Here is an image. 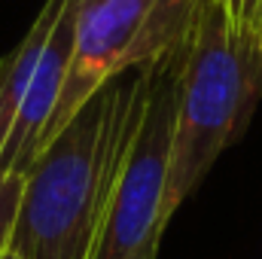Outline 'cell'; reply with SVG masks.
<instances>
[{
    "instance_id": "277c9868",
    "label": "cell",
    "mask_w": 262,
    "mask_h": 259,
    "mask_svg": "<svg viewBox=\"0 0 262 259\" xmlns=\"http://www.w3.org/2000/svg\"><path fill=\"white\" fill-rule=\"evenodd\" d=\"M177 49L152 64L149 95L119 168L95 259H156L168 226L165 192L174 146Z\"/></svg>"
},
{
    "instance_id": "8992f818",
    "label": "cell",
    "mask_w": 262,
    "mask_h": 259,
    "mask_svg": "<svg viewBox=\"0 0 262 259\" xmlns=\"http://www.w3.org/2000/svg\"><path fill=\"white\" fill-rule=\"evenodd\" d=\"M25 177L15 174H0V250H9L15 213H18V198H21Z\"/></svg>"
},
{
    "instance_id": "30bf717a",
    "label": "cell",
    "mask_w": 262,
    "mask_h": 259,
    "mask_svg": "<svg viewBox=\"0 0 262 259\" xmlns=\"http://www.w3.org/2000/svg\"><path fill=\"white\" fill-rule=\"evenodd\" d=\"M6 259H18V256H12V253H9V256H6Z\"/></svg>"
},
{
    "instance_id": "9c48e42d",
    "label": "cell",
    "mask_w": 262,
    "mask_h": 259,
    "mask_svg": "<svg viewBox=\"0 0 262 259\" xmlns=\"http://www.w3.org/2000/svg\"><path fill=\"white\" fill-rule=\"evenodd\" d=\"M6 256H9V250H0V259H6Z\"/></svg>"
},
{
    "instance_id": "52a82bcc",
    "label": "cell",
    "mask_w": 262,
    "mask_h": 259,
    "mask_svg": "<svg viewBox=\"0 0 262 259\" xmlns=\"http://www.w3.org/2000/svg\"><path fill=\"white\" fill-rule=\"evenodd\" d=\"M207 3H213L235 28H244V31H256L259 34L262 0H207Z\"/></svg>"
},
{
    "instance_id": "6da1fadb",
    "label": "cell",
    "mask_w": 262,
    "mask_h": 259,
    "mask_svg": "<svg viewBox=\"0 0 262 259\" xmlns=\"http://www.w3.org/2000/svg\"><path fill=\"white\" fill-rule=\"evenodd\" d=\"M152 64L98 89L25 171L9 253L95 259L122 159L146 107Z\"/></svg>"
},
{
    "instance_id": "ba28073f",
    "label": "cell",
    "mask_w": 262,
    "mask_h": 259,
    "mask_svg": "<svg viewBox=\"0 0 262 259\" xmlns=\"http://www.w3.org/2000/svg\"><path fill=\"white\" fill-rule=\"evenodd\" d=\"M259 52H262V21H259Z\"/></svg>"
},
{
    "instance_id": "3957f363",
    "label": "cell",
    "mask_w": 262,
    "mask_h": 259,
    "mask_svg": "<svg viewBox=\"0 0 262 259\" xmlns=\"http://www.w3.org/2000/svg\"><path fill=\"white\" fill-rule=\"evenodd\" d=\"M192 12L195 0H76L70 64L40 149L110 79L171 55L183 43Z\"/></svg>"
},
{
    "instance_id": "5b68a950",
    "label": "cell",
    "mask_w": 262,
    "mask_h": 259,
    "mask_svg": "<svg viewBox=\"0 0 262 259\" xmlns=\"http://www.w3.org/2000/svg\"><path fill=\"white\" fill-rule=\"evenodd\" d=\"M64 6L67 0H46L34 18V25L21 37V43L0 58V153L6 146V137L15 125L21 107L28 104L37 67H40V58L46 52V43H49V34H52Z\"/></svg>"
},
{
    "instance_id": "7a4b0ae2",
    "label": "cell",
    "mask_w": 262,
    "mask_h": 259,
    "mask_svg": "<svg viewBox=\"0 0 262 259\" xmlns=\"http://www.w3.org/2000/svg\"><path fill=\"white\" fill-rule=\"evenodd\" d=\"M262 98L259 34L235 28L213 3L195 0L183 43L177 46V107L165 213L201 186L216 159L235 146Z\"/></svg>"
}]
</instances>
